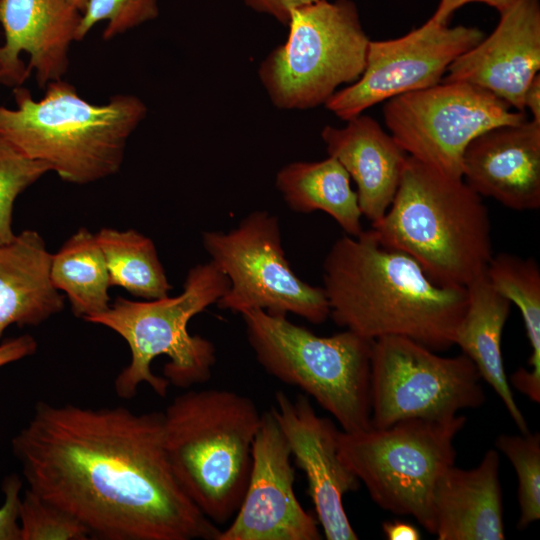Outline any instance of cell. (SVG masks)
<instances>
[{
  "label": "cell",
  "mask_w": 540,
  "mask_h": 540,
  "mask_svg": "<svg viewBox=\"0 0 540 540\" xmlns=\"http://www.w3.org/2000/svg\"><path fill=\"white\" fill-rule=\"evenodd\" d=\"M28 488L102 540H217L178 482L162 412L39 401L13 437Z\"/></svg>",
  "instance_id": "1"
},
{
  "label": "cell",
  "mask_w": 540,
  "mask_h": 540,
  "mask_svg": "<svg viewBox=\"0 0 540 540\" xmlns=\"http://www.w3.org/2000/svg\"><path fill=\"white\" fill-rule=\"evenodd\" d=\"M240 315L256 360L268 374L311 396L342 431L371 428L373 340L348 329L319 336L260 309Z\"/></svg>",
  "instance_id": "7"
},
{
  "label": "cell",
  "mask_w": 540,
  "mask_h": 540,
  "mask_svg": "<svg viewBox=\"0 0 540 540\" xmlns=\"http://www.w3.org/2000/svg\"><path fill=\"white\" fill-rule=\"evenodd\" d=\"M36 349V340L27 334L0 343V368L34 354Z\"/></svg>",
  "instance_id": "33"
},
{
  "label": "cell",
  "mask_w": 540,
  "mask_h": 540,
  "mask_svg": "<svg viewBox=\"0 0 540 540\" xmlns=\"http://www.w3.org/2000/svg\"><path fill=\"white\" fill-rule=\"evenodd\" d=\"M474 2H479V0H439L435 12L429 19L438 24H448L455 11Z\"/></svg>",
  "instance_id": "36"
},
{
  "label": "cell",
  "mask_w": 540,
  "mask_h": 540,
  "mask_svg": "<svg viewBox=\"0 0 540 540\" xmlns=\"http://www.w3.org/2000/svg\"><path fill=\"white\" fill-rule=\"evenodd\" d=\"M271 412L292 457L306 475L308 492L326 539H358L344 509L343 496L356 491L360 481L339 454V430L329 418L318 416L303 394L291 399L277 391Z\"/></svg>",
  "instance_id": "15"
},
{
  "label": "cell",
  "mask_w": 540,
  "mask_h": 540,
  "mask_svg": "<svg viewBox=\"0 0 540 540\" xmlns=\"http://www.w3.org/2000/svg\"><path fill=\"white\" fill-rule=\"evenodd\" d=\"M13 95L16 109L0 106V136L74 184L116 174L129 137L147 114L137 96L117 94L95 105L62 79L49 82L38 101L21 86Z\"/></svg>",
  "instance_id": "4"
},
{
  "label": "cell",
  "mask_w": 540,
  "mask_h": 540,
  "mask_svg": "<svg viewBox=\"0 0 540 540\" xmlns=\"http://www.w3.org/2000/svg\"><path fill=\"white\" fill-rule=\"evenodd\" d=\"M228 278L211 261L192 267L175 297L132 301L118 297L87 322L105 326L127 343L130 362L114 381L116 394L132 398L142 383L160 397L169 385L188 389L207 382L216 362L214 344L188 331L189 321L227 292Z\"/></svg>",
  "instance_id": "6"
},
{
  "label": "cell",
  "mask_w": 540,
  "mask_h": 540,
  "mask_svg": "<svg viewBox=\"0 0 540 540\" xmlns=\"http://www.w3.org/2000/svg\"><path fill=\"white\" fill-rule=\"evenodd\" d=\"M500 457L489 449L473 469L449 467L433 493L434 534L439 540L505 539Z\"/></svg>",
  "instance_id": "20"
},
{
  "label": "cell",
  "mask_w": 540,
  "mask_h": 540,
  "mask_svg": "<svg viewBox=\"0 0 540 540\" xmlns=\"http://www.w3.org/2000/svg\"><path fill=\"white\" fill-rule=\"evenodd\" d=\"M524 109H528L532 120L540 123V74L529 83L524 94Z\"/></svg>",
  "instance_id": "35"
},
{
  "label": "cell",
  "mask_w": 540,
  "mask_h": 540,
  "mask_svg": "<svg viewBox=\"0 0 540 540\" xmlns=\"http://www.w3.org/2000/svg\"><path fill=\"white\" fill-rule=\"evenodd\" d=\"M68 3H70L72 6L77 8L81 13L84 10L88 0H66Z\"/></svg>",
  "instance_id": "38"
},
{
  "label": "cell",
  "mask_w": 540,
  "mask_h": 540,
  "mask_svg": "<svg viewBox=\"0 0 540 540\" xmlns=\"http://www.w3.org/2000/svg\"><path fill=\"white\" fill-rule=\"evenodd\" d=\"M320 0H244L252 10L269 15L283 25L289 22L293 10Z\"/></svg>",
  "instance_id": "32"
},
{
  "label": "cell",
  "mask_w": 540,
  "mask_h": 540,
  "mask_svg": "<svg viewBox=\"0 0 540 540\" xmlns=\"http://www.w3.org/2000/svg\"><path fill=\"white\" fill-rule=\"evenodd\" d=\"M21 540H87L90 534L73 516L27 488L19 508Z\"/></svg>",
  "instance_id": "29"
},
{
  "label": "cell",
  "mask_w": 540,
  "mask_h": 540,
  "mask_svg": "<svg viewBox=\"0 0 540 540\" xmlns=\"http://www.w3.org/2000/svg\"><path fill=\"white\" fill-rule=\"evenodd\" d=\"M81 17L66 0H0V83L21 86L32 70L41 88L60 80Z\"/></svg>",
  "instance_id": "17"
},
{
  "label": "cell",
  "mask_w": 540,
  "mask_h": 540,
  "mask_svg": "<svg viewBox=\"0 0 540 540\" xmlns=\"http://www.w3.org/2000/svg\"><path fill=\"white\" fill-rule=\"evenodd\" d=\"M291 451L271 410L261 415L247 488L217 540H319L317 521L298 501Z\"/></svg>",
  "instance_id": "14"
},
{
  "label": "cell",
  "mask_w": 540,
  "mask_h": 540,
  "mask_svg": "<svg viewBox=\"0 0 540 540\" xmlns=\"http://www.w3.org/2000/svg\"><path fill=\"white\" fill-rule=\"evenodd\" d=\"M51 255L31 229L0 245V339L11 325L38 326L63 310L64 296L50 279Z\"/></svg>",
  "instance_id": "21"
},
{
  "label": "cell",
  "mask_w": 540,
  "mask_h": 540,
  "mask_svg": "<svg viewBox=\"0 0 540 540\" xmlns=\"http://www.w3.org/2000/svg\"><path fill=\"white\" fill-rule=\"evenodd\" d=\"M383 532L389 540H419L421 534L412 524L402 521H388L382 524Z\"/></svg>",
  "instance_id": "34"
},
{
  "label": "cell",
  "mask_w": 540,
  "mask_h": 540,
  "mask_svg": "<svg viewBox=\"0 0 540 540\" xmlns=\"http://www.w3.org/2000/svg\"><path fill=\"white\" fill-rule=\"evenodd\" d=\"M159 15L157 0H88L79 27L76 41L85 38L99 22L107 21L103 39L108 41Z\"/></svg>",
  "instance_id": "30"
},
{
  "label": "cell",
  "mask_w": 540,
  "mask_h": 540,
  "mask_svg": "<svg viewBox=\"0 0 540 540\" xmlns=\"http://www.w3.org/2000/svg\"><path fill=\"white\" fill-rule=\"evenodd\" d=\"M110 285L146 300L168 296L172 289L153 241L134 230L102 228L96 234Z\"/></svg>",
  "instance_id": "26"
},
{
  "label": "cell",
  "mask_w": 540,
  "mask_h": 540,
  "mask_svg": "<svg viewBox=\"0 0 540 540\" xmlns=\"http://www.w3.org/2000/svg\"><path fill=\"white\" fill-rule=\"evenodd\" d=\"M462 179L481 197L517 211L540 207V123L527 119L475 137L462 157Z\"/></svg>",
  "instance_id": "18"
},
{
  "label": "cell",
  "mask_w": 540,
  "mask_h": 540,
  "mask_svg": "<svg viewBox=\"0 0 540 540\" xmlns=\"http://www.w3.org/2000/svg\"><path fill=\"white\" fill-rule=\"evenodd\" d=\"M346 122L341 128L326 125L321 138L328 156L355 182L362 216L373 224L388 210L408 154L374 118L360 114Z\"/></svg>",
  "instance_id": "19"
},
{
  "label": "cell",
  "mask_w": 540,
  "mask_h": 540,
  "mask_svg": "<svg viewBox=\"0 0 540 540\" xmlns=\"http://www.w3.org/2000/svg\"><path fill=\"white\" fill-rule=\"evenodd\" d=\"M486 276L491 285L521 312L531 346L529 368L510 377L513 387L530 400L540 402V268L532 257L510 253L493 255Z\"/></svg>",
  "instance_id": "25"
},
{
  "label": "cell",
  "mask_w": 540,
  "mask_h": 540,
  "mask_svg": "<svg viewBox=\"0 0 540 540\" xmlns=\"http://www.w3.org/2000/svg\"><path fill=\"white\" fill-rule=\"evenodd\" d=\"M468 304L455 336L460 347L476 366L481 379L498 394L521 434L528 424L515 402L505 373L501 338L510 313L511 302L490 283L486 273L467 287Z\"/></svg>",
  "instance_id": "22"
},
{
  "label": "cell",
  "mask_w": 540,
  "mask_h": 540,
  "mask_svg": "<svg viewBox=\"0 0 540 540\" xmlns=\"http://www.w3.org/2000/svg\"><path fill=\"white\" fill-rule=\"evenodd\" d=\"M49 171L45 163L26 156L0 136V245L16 235L12 227L15 200Z\"/></svg>",
  "instance_id": "28"
},
{
  "label": "cell",
  "mask_w": 540,
  "mask_h": 540,
  "mask_svg": "<svg viewBox=\"0 0 540 540\" xmlns=\"http://www.w3.org/2000/svg\"><path fill=\"white\" fill-rule=\"evenodd\" d=\"M385 125L405 152L454 177L462 178V157L468 144L483 132L527 120L476 85L441 81L384 102Z\"/></svg>",
  "instance_id": "12"
},
{
  "label": "cell",
  "mask_w": 540,
  "mask_h": 540,
  "mask_svg": "<svg viewBox=\"0 0 540 540\" xmlns=\"http://www.w3.org/2000/svg\"><path fill=\"white\" fill-rule=\"evenodd\" d=\"M519 0H479L480 3H484L495 8L499 13L511 7Z\"/></svg>",
  "instance_id": "37"
},
{
  "label": "cell",
  "mask_w": 540,
  "mask_h": 540,
  "mask_svg": "<svg viewBox=\"0 0 540 540\" xmlns=\"http://www.w3.org/2000/svg\"><path fill=\"white\" fill-rule=\"evenodd\" d=\"M371 230L382 246L409 255L442 286L467 287L494 255L482 197L462 178L409 155L388 210Z\"/></svg>",
  "instance_id": "3"
},
{
  "label": "cell",
  "mask_w": 540,
  "mask_h": 540,
  "mask_svg": "<svg viewBox=\"0 0 540 540\" xmlns=\"http://www.w3.org/2000/svg\"><path fill=\"white\" fill-rule=\"evenodd\" d=\"M275 184L292 211L325 212L350 236H358L364 230L351 178L334 157L284 165L276 174Z\"/></svg>",
  "instance_id": "23"
},
{
  "label": "cell",
  "mask_w": 540,
  "mask_h": 540,
  "mask_svg": "<svg viewBox=\"0 0 540 540\" xmlns=\"http://www.w3.org/2000/svg\"><path fill=\"white\" fill-rule=\"evenodd\" d=\"M483 37L477 27L449 26L428 19L404 36L370 40L361 76L337 90L324 106L347 121L378 103L436 85L452 62Z\"/></svg>",
  "instance_id": "13"
},
{
  "label": "cell",
  "mask_w": 540,
  "mask_h": 540,
  "mask_svg": "<svg viewBox=\"0 0 540 540\" xmlns=\"http://www.w3.org/2000/svg\"><path fill=\"white\" fill-rule=\"evenodd\" d=\"M485 401L480 374L465 355L444 357L403 336L373 340L371 427L410 419L443 420Z\"/></svg>",
  "instance_id": "11"
},
{
  "label": "cell",
  "mask_w": 540,
  "mask_h": 540,
  "mask_svg": "<svg viewBox=\"0 0 540 540\" xmlns=\"http://www.w3.org/2000/svg\"><path fill=\"white\" fill-rule=\"evenodd\" d=\"M202 245L229 281L227 292L216 303L220 309L239 314L253 309L276 316L291 313L313 324L329 318L324 289L306 283L291 269L275 215L255 211L228 232L205 231Z\"/></svg>",
  "instance_id": "10"
},
{
  "label": "cell",
  "mask_w": 540,
  "mask_h": 540,
  "mask_svg": "<svg viewBox=\"0 0 540 540\" xmlns=\"http://www.w3.org/2000/svg\"><path fill=\"white\" fill-rule=\"evenodd\" d=\"M50 279L65 293L75 316L88 321L111 304L110 278L95 234L80 228L51 255Z\"/></svg>",
  "instance_id": "24"
},
{
  "label": "cell",
  "mask_w": 540,
  "mask_h": 540,
  "mask_svg": "<svg viewBox=\"0 0 540 540\" xmlns=\"http://www.w3.org/2000/svg\"><path fill=\"white\" fill-rule=\"evenodd\" d=\"M289 33L260 63L258 76L272 104L306 110L362 74L369 37L352 0H320L293 10Z\"/></svg>",
  "instance_id": "9"
},
{
  "label": "cell",
  "mask_w": 540,
  "mask_h": 540,
  "mask_svg": "<svg viewBox=\"0 0 540 540\" xmlns=\"http://www.w3.org/2000/svg\"><path fill=\"white\" fill-rule=\"evenodd\" d=\"M333 321L365 338L395 335L433 351L455 344L466 287L435 283L409 255L382 246L373 231L337 239L323 262Z\"/></svg>",
  "instance_id": "2"
},
{
  "label": "cell",
  "mask_w": 540,
  "mask_h": 540,
  "mask_svg": "<svg viewBox=\"0 0 540 540\" xmlns=\"http://www.w3.org/2000/svg\"><path fill=\"white\" fill-rule=\"evenodd\" d=\"M462 415L443 420L410 419L385 428L338 432V451L383 510L410 515L434 534L433 493L455 465L454 439Z\"/></svg>",
  "instance_id": "8"
},
{
  "label": "cell",
  "mask_w": 540,
  "mask_h": 540,
  "mask_svg": "<svg viewBox=\"0 0 540 540\" xmlns=\"http://www.w3.org/2000/svg\"><path fill=\"white\" fill-rule=\"evenodd\" d=\"M500 14L493 32L448 67L442 81L481 87L519 112L540 70L539 0H519Z\"/></svg>",
  "instance_id": "16"
},
{
  "label": "cell",
  "mask_w": 540,
  "mask_h": 540,
  "mask_svg": "<svg viewBox=\"0 0 540 540\" xmlns=\"http://www.w3.org/2000/svg\"><path fill=\"white\" fill-rule=\"evenodd\" d=\"M495 446L515 469L520 508L517 529L523 530L540 519V434H501Z\"/></svg>",
  "instance_id": "27"
},
{
  "label": "cell",
  "mask_w": 540,
  "mask_h": 540,
  "mask_svg": "<svg viewBox=\"0 0 540 540\" xmlns=\"http://www.w3.org/2000/svg\"><path fill=\"white\" fill-rule=\"evenodd\" d=\"M22 484L16 474L5 477L2 482L4 501L0 506V540H21L19 508Z\"/></svg>",
  "instance_id": "31"
},
{
  "label": "cell",
  "mask_w": 540,
  "mask_h": 540,
  "mask_svg": "<svg viewBox=\"0 0 540 540\" xmlns=\"http://www.w3.org/2000/svg\"><path fill=\"white\" fill-rule=\"evenodd\" d=\"M162 414L165 448L178 482L210 521L227 523L249 480L262 415L255 402L225 389L189 390Z\"/></svg>",
  "instance_id": "5"
}]
</instances>
